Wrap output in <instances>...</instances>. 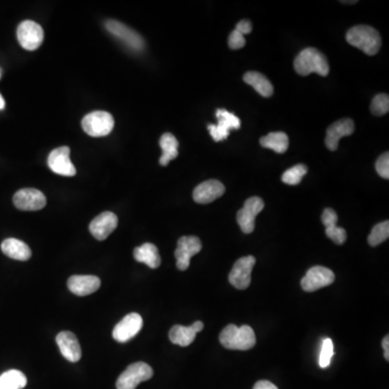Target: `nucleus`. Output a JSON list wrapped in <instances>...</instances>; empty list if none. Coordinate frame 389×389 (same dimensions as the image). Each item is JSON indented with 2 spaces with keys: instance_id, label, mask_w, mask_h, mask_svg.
I'll return each mask as SVG.
<instances>
[{
  "instance_id": "1",
  "label": "nucleus",
  "mask_w": 389,
  "mask_h": 389,
  "mask_svg": "<svg viewBox=\"0 0 389 389\" xmlns=\"http://www.w3.org/2000/svg\"><path fill=\"white\" fill-rule=\"evenodd\" d=\"M220 342L227 350H248L257 344L255 331L249 326L228 324L220 335Z\"/></svg>"
},
{
  "instance_id": "2",
  "label": "nucleus",
  "mask_w": 389,
  "mask_h": 389,
  "mask_svg": "<svg viewBox=\"0 0 389 389\" xmlns=\"http://www.w3.org/2000/svg\"><path fill=\"white\" fill-rule=\"evenodd\" d=\"M295 70L301 76H308L312 72H316L326 77L329 74L330 66L323 53L316 48H306L295 59Z\"/></svg>"
},
{
  "instance_id": "3",
  "label": "nucleus",
  "mask_w": 389,
  "mask_h": 389,
  "mask_svg": "<svg viewBox=\"0 0 389 389\" xmlns=\"http://www.w3.org/2000/svg\"><path fill=\"white\" fill-rule=\"evenodd\" d=\"M347 43L363 51L366 54L375 55L382 47V38L375 28L358 26L350 28L346 34Z\"/></svg>"
},
{
  "instance_id": "4",
  "label": "nucleus",
  "mask_w": 389,
  "mask_h": 389,
  "mask_svg": "<svg viewBox=\"0 0 389 389\" xmlns=\"http://www.w3.org/2000/svg\"><path fill=\"white\" fill-rule=\"evenodd\" d=\"M83 131L90 137H106L112 132L115 120L110 112L97 110L85 116L83 119Z\"/></svg>"
},
{
  "instance_id": "5",
  "label": "nucleus",
  "mask_w": 389,
  "mask_h": 389,
  "mask_svg": "<svg viewBox=\"0 0 389 389\" xmlns=\"http://www.w3.org/2000/svg\"><path fill=\"white\" fill-rule=\"evenodd\" d=\"M154 375L152 367L145 362H135L118 377L116 387L117 389H135L140 383L148 381Z\"/></svg>"
},
{
  "instance_id": "6",
  "label": "nucleus",
  "mask_w": 389,
  "mask_h": 389,
  "mask_svg": "<svg viewBox=\"0 0 389 389\" xmlns=\"http://www.w3.org/2000/svg\"><path fill=\"white\" fill-rule=\"evenodd\" d=\"M19 43L26 50H37L43 41V30L38 23L34 21H23L17 30Z\"/></svg>"
},
{
  "instance_id": "7",
  "label": "nucleus",
  "mask_w": 389,
  "mask_h": 389,
  "mask_svg": "<svg viewBox=\"0 0 389 389\" xmlns=\"http://www.w3.org/2000/svg\"><path fill=\"white\" fill-rule=\"evenodd\" d=\"M257 259L252 255L241 257L235 263L232 270L228 275L230 285L236 289L246 290L251 283V272L255 267Z\"/></svg>"
},
{
  "instance_id": "8",
  "label": "nucleus",
  "mask_w": 389,
  "mask_h": 389,
  "mask_svg": "<svg viewBox=\"0 0 389 389\" xmlns=\"http://www.w3.org/2000/svg\"><path fill=\"white\" fill-rule=\"evenodd\" d=\"M219 123L217 125H209L210 134L212 137L215 142H220L227 139L230 131L232 129H240V119L237 116L224 110V108H219L215 112Z\"/></svg>"
},
{
  "instance_id": "9",
  "label": "nucleus",
  "mask_w": 389,
  "mask_h": 389,
  "mask_svg": "<svg viewBox=\"0 0 389 389\" xmlns=\"http://www.w3.org/2000/svg\"><path fill=\"white\" fill-rule=\"evenodd\" d=\"M202 243L196 236H184L177 241L174 255L177 267L180 270H186L190 267V259L201 251Z\"/></svg>"
},
{
  "instance_id": "10",
  "label": "nucleus",
  "mask_w": 389,
  "mask_h": 389,
  "mask_svg": "<svg viewBox=\"0 0 389 389\" xmlns=\"http://www.w3.org/2000/svg\"><path fill=\"white\" fill-rule=\"evenodd\" d=\"M105 26L114 37L121 40L130 49L134 51H142L144 49V39L132 28L115 20H108L105 23Z\"/></svg>"
},
{
  "instance_id": "11",
  "label": "nucleus",
  "mask_w": 389,
  "mask_h": 389,
  "mask_svg": "<svg viewBox=\"0 0 389 389\" xmlns=\"http://www.w3.org/2000/svg\"><path fill=\"white\" fill-rule=\"evenodd\" d=\"M265 203L262 198L251 197L246 200L245 206L237 213V222L245 234H251L255 230V217L262 212Z\"/></svg>"
},
{
  "instance_id": "12",
  "label": "nucleus",
  "mask_w": 389,
  "mask_h": 389,
  "mask_svg": "<svg viewBox=\"0 0 389 389\" xmlns=\"http://www.w3.org/2000/svg\"><path fill=\"white\" fill-rule=\"evenodd\" d=\"M335 280V272L323 266L312 267L303 278L301 286L306 292H315L332 285Z\"/></svg>"
},
{
  "instance_id": "13",
  "label": "nucleus",
  "mask_w": 389,
  "mask_h": 389,
  "mask_svg": "<svg viewBox=\"0 0 389 389\" xmlns=\"http://www.w3.org/2000/svg\"><path fill=\"white\" fill-rule=\"evenodd\" d=\"M13 203L21 211H38L46 207L47 198L36 188H23L15 192Z\"/></svg>"
},
{
  "instance_id": "14",
  "label": "nucleus",
  "mask_w": 389,
  "mask_h": 389,
  "mask_svg": "<svg viewBox=\"0 0 389 389\" xmlns=\"http://www.w3.org/2000/svg\"><path fill=\"white\" fill-rule=\"evenodd\" d=\"M143 319L141 315L131 312L120 320L112 330V337L118 343H127L142 330Z\"/></svg>"
},
{
  "instance_id": "15",
  "label": "nucleus",
  "mask_w": 389,
  "mask_h": 389,
  "mask_svg": "<svg viewBox=\"0 0 389 389\" xmlns=\"http://www.w3.org/2000/svg\"><path fill=\"white\" fill-rule=\"evenodd\" d=\"M70 154V150L68 146H62L52 150L48 158V166L57 174L74 177L76 175V168L72 165Z\"/></svg>"
},
{
  "instance_id": "16",
  "label": "nucleus",
  "mask_w": 389,
  "mask_h": 389,
  "mask_svg": "<svg viewBox=\"0 0 389 389\" xmlns=\"http://www.w3.org/2000/svg\"><path fill=\"white\" fill-rule=\"evenodd\" d=\"M117 215L110 211H105L93 219L89 226V230L95 239L102 241L117 228Z\"/></svg>"
},
{
  "instance_id": "17",
  "label": "nucleus",
  "mask_w": 389,
  "mask_h": 389,
  "mask_svg": "<svg viewBox=\"0 0 389 389\" xmlns=\"http://www.w3.org/2000/svg\"><path fill=\"white\" fill-rule=\"evenodd\" d=\"M355 123L350 118L337 120L335 123H332L327 130V137H326V146L332 152H335L339 148V142L342 137H350L354 133Z\"/></svg>"
},
{
  "instance_id": "18",
  "label": "nucleus",
  "mask_w": 389,
  "mask_h": 389,
  "mask_svg": "<svg viewBox=\"0 0 389 389\" xmlns=\"http://www.w3.org/2000/svg\"><path fill=\"white\" fill-rule=\"evenodd\" d=\"M225 192V186L223 183L217 180H209L198 185L192 192L194 201L200 205H207L215 201L217 198L222 197Z\"/></svg>"
},
{
  "instance_id": "19",
  "label": "nucleus",
  "mask_w": 389,
  "mask_h": 389,
  "mask_svg": "<svg viewBox=\"0 0 389 389\" xmlns=\"http://www.w3.org/2000/svg\"><path fill=\"white\" fill-rule=\"evenodd\" d=\"M68 287L74 295L86 297L100 289L101 280L92 275H75L68 279Z\"/></svg>"
},
{
  "instance_id": "20",
  "label": "nucleus",
  "mask_w": 389,
  "mask_h": 389,
  "mask_svg": "<svg viewBox=\"0 0 389 389\" xmlns=\"http://www.w3.org/2000/svg\"><path fill=\"white\" fill-rule=\"evenodd\" d=\"M57 344L65 359L70 362L79 361L81 358V347L77 337L72 332H60L57 337Z\"/></svg>"
},
{
  "instance_id": "21",
  "label": "nucleus",
  "mask_w": 389,
  "mask_h": 389,
  "mask_svg": "<svg viewBox=\"0 0 389 389\" xmlns=\"http://www.w3.org/2000/svg\"><path fill=\"white\" fill-rule=\"evenodd\" d=\"M322 224L326 226V234L328 237L335 242L337 245H343L347 239L346 230L343 227L337 226V212L331 208L324 209L323 213L321 217Z\"/></svg>"
},
{
  "instance_id": "22",
  "label": "nucleus",
  "mask_w": 389,
  "mask_h": 389,
  "mask_svg": "<svg viewBox=\"0 0 389 389\" xmlns=\"http://www.w3.org/2000/svg\"><path fill=\"white\" fill-rule=\"evenodd\" d=\"M1 251L3 255L17 261H28L32 257L30 248L26 242L15 238H8L1 243Z\"/></svg>"
},
{
  "instance_id": "23",
  "label": "nucleus",
  "mask_w": 389,
  "mask_h": 389,
  "mask_svg": "<svg viewBox=\"0 0 389 389\" xmlns=\"http://www.w3.org/2000/svg\"><path fill=\"white\" fill-rule=\"evenodd\" d=\"M133 255H134V259H137V262L144 263L152 270H156L161 264L158 248L155 245L150 243V242L144 243L141 247L135 248Z\"/></svg>"
},
{
  "instance_id": "24",
  "label": "nucleus",
  "mask_w": 389,
  "mask_h": 389,
  "mask_svg": "<svg viewBox=\"0 0 389 389\" xmlns=\"http://www.w3.org/2000/svg\"><path fill=\"white\" fill-rule=\"evenodd\" d=\"M243 80L248 85L252 86L259 94L264 97H272L274 87L270 80L259 72H248L243 76Z\"/></svg>"
},
{
  "instance_id": "25",
  "label": "nucleus",
  "mask_w": 389,
  "mask_h": 389,
  "mask_svg": "<svg viewBox=\"0 0 389 389\" xmlns=\"http://www.w3.org/2000/svg\"><path fill=\"white\" fill-rule=\"evenodd\" d=\"M159 145L162 150L159 163L161 166L169 165V162L175 159L179 155V150H179V141L171 133H165L160 137Z\"/></svg>"
},
{
  "instance_id": "26",
  "label": "nucleus",
  "mask_w": 389,
  "mask_h": 389,
  "mask_svg": "<svg viewBox=\"0 0 389 389\" xmlns=\"http://www.w3.org/2000/svg\"><path fill=\"white\" fill-rule=\"evenodd\" d=\"M196 335L197 333L192 329V326L184 327V326L177 324L169 332L170 341L173 344L180 345L182 347L190 346L196 339Z\"/></svg>"
},
{
  "instance_id": "27",
  "label": "nucleus",
  "mask_w": 389,
  "mask_h": 389,
  "mask_svg": "<svg viewBox=\"0 0 389 389\" xmlns=\"http://www.w3.org/2000/svg\"><path fill=\"white\" fill-rule=\"evenodd\" d=\"M259 143L263 148H270L278 154H283L289 148V137L285 132H272L263 137Z\"/></svg>"
},
{
  "instance_id": "28",
  "label": "nucleus",
  "mask_w": 389,
  "mask_h": 389,
  "mask_svg": "<svg viewBox=\"0 0 389 389\" xmlns=\"http://www.w3.org/2000/svg\"><path fill=\"white\" fill-rule=\"evenodd\" d=\"M28 384V379L19 370H10L0 375V389H22Z\"/></svg>"
},
{
  "instance_id": "29",
  "label": "nucleus",
  "mask_w": 389,
  "mask_h": 389,
  "mask_svg": "<svg viewBox=\"0 0 389 389\" xmlns=\"http://www.w3.org/2000/svg\"><path fill=\"white\" fill-rule=\"evenodd\" d=\"M388 237L389 222L388 221H385V222L375 225L372 228L371 234L368 237V242H369V245L371 247H377V246L381 245L382 242H384L385 240L388 239Z\"/></svg>"
},
{
  "instance_id": "30",
  "label": "nucleus",
  "mask_w": 389,
  "mask_h": 389,
  "mask_svg": "<svg viewBox=\"0 0 389 389\" xmlns=\"http://www.w3.org/2000/svg\"><path fill=\"white\" fill-rule=\"evenodd\" d=\"M307 167L305 165H297L290 168L282 174V182L288 185H297L301 183L303 177L307 173Z\"/></svg>"
},
{
  "instance_id": "31",
  "label": "nucleus",
  "mask_w": 389,
  "mask_h": 389,
  "mask_svg": "<svg viewBox=\"0 0 389 389\" xmlns=\"http://www.w3.org/2000/svg\"><path fill=\"white\" fill-rule=\"evenodd\" d=\"M389 110V97L384 93L375 97L371 104V112L375 116H383Z\"/></svg>"
},
{
  "instance_id": "32",
  "label": "nucleus",
  "mask_w": 389,
  "mask_h": 389,
  "mask_svg": "<svg viewBox=\"0 0 389 389\" xmlns=\"http://www.w3.org/2000/svg\"><path fill=\"white\" fill-rule=\"evenodd\" d=\"M333 355H335V345H333L332 339H324L319 357V366L322 369L329 367Z\"/></svg>"
},
{
  "instance_id": "33",
  "label": "nucleus",
  "mask_w": 389,
  "mask_h": 389,
  "mask_svg": "<svg viewBox=\"0 0 389 389\" xmlns=\"http://www.w3.org/2000/svg\"><path fill=\"white\" fill-rule=\"evenodd\" d=\"M375 169L377 172L379 173L383 179H389V154L385 152L383 155L379 156V159L377 160L375 163Z\"/></svg>"
},
{
  "instance_id": "34",
  "label": "nucleus",
  "mask_w": 389,
  "mask_h": 389,
  "mask_svg": "<svg viewBox=\"0 0 389 389\" xmlns=\"http://www.w3.org/2000/svg\"><path fill=\"white\" fill-rule=\"evenodd\" d=\"M245 36L240 34L238 30H232V32H230V37H228V46H230V49H232V50H238V49H241V48L245 47Z\"/></svg>"
},
{
  "instance_id": "35",
  "label": "nucleus",
  "mask_w": 389,
  "mask_h": 389,
  "mask_svg": "<svg viewBox=\"0 0 389 389\" xmlns=\"http://www.w3.org/2000/svg\"><path fill=\"white\" fill-rule=\"evenodd\" d=\"M235 30H238L243 36L248 35V34L252 32V24H251L249 20H242L238 22Z\"/></svg>"
},
{
  "instance_id": "36",
  "label": "nucleus",
  "mask_w": 389,
  "mask_h": 389,
  "mask_svg": "<svg viewBox=\"0 0 389 389\" xmlns=\"http://www.w3.org/2000/svg\"><path fill=\"white\" fill-rule=\"evenodd\" d=\"M253 389H278V387L272 383L268 382V381H259L255 385Z\"/></svg>"
},
{
  "instance_id": "37",
  "label": "nucleus",
  "mask_w": 389,
  "mask_h": 389,
  "mask_svg": "<svg viewBox=\"0 0 389 389\" xmlns=\"http://www.w3.org/2000/svg\"><path fill=\"white\" fill-rule=\"evenodd\" d=\"M383 350H384V357L385 359L388 361L389 360V337L386 335V337L383 339L382 343Z\"/></svg>"
},
{
  "instance_id": "38",
  "label": "nucleus",
  "mask_w": 389,
  "mask_h": 389,
  "mask_svg": "<svg viewBox=\"0 0 389 389\" xmlns=\"http://www.w3.org/2000/svg\"><path fill=\"white\" fill-rule=\"evenodd\" d=\"M192 329H194V331H196V333H198V332L202 331V330H203V327H205V324H203V322L201 321H196L194 322V323L192 324Z\"/></svg>"
},
{
  "instance_id": "39",
  "label": "nucleus",
  "mask_w": 389,
  "mask_h": 389,
  "mask_svg": "<svg viewBox=\"0 0 389 389\" xmlns=\"http://www.w3.org/2000/svg\"><path fill=\"white\" fill-rule=\"evenodd\" d=\"M5 105V100H3V95L0 94V110H3Z\"/></svg>"
},
{
  "instance_id": "40",
  "label": "nucleus",
  "mask_w": 389,
  "mask_h": 389,
  "mask_svg": "<svg viewBox=\"0 0 389 389\" xmlns=\"http://www.w3.org/2000/svg\"><path fill=\"white\" fill-rule=\"evenodd\" d=\"M343 3H356L357 1H342Z\"/></svg>"
},
{
  "instance_id": "41",
  "label": "nucleus",
  "mask_w": 389,
  "mask_h": 389,
  "mask_svg": "<svg viewBox=\"0 0 389 389\" xmlns=\"http://www.w3.org/2000/svg\"><path fill=\"white\" fill-rule=\"evenodd\" d=\"M0 77H1V74H0Z\"/></svg>"
}]
</instances>
